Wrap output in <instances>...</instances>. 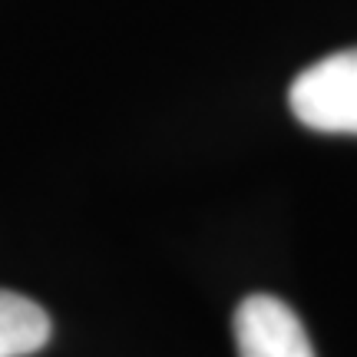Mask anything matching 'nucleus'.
<instances>
[{"mask_svg": "<svg viewBox=\"0 0 357 357\" xmlns=\"http://www.w3.org/2000/svg\"><path fill=\"white\" fill-rule=\"evenodd\" d=\"M231 328L238 357H314L301 318L275 294H248Z\"/></svg>", "mask_w": 357, "mask_h": 357, "instance_id": "obj_2", "label": "nucleus"}, {"mask_svg": "<svg viewBox=\"0 0 357 357\" xmlns=\"http://www.w3.org/2000/svg\"><path fill=\"white\" fill-rule=\"evenodd\" d=\"M50 341L47 311L17 291L0 288V357L37 354Z\"/></svg>", "mask_w": 357, "mask_h": 357, "instance_id": "obj_3", "label": "nucleus"}, {"mask_svg": "<svg viewBox=\"0 0 357 357\" xmlns=\"http://www.w3.org/2000/svg\"><path fill=\"white\" fill-rule=\"evenodd\" d=\"M288 106L314 132L357 136V47L301 70L288 89Z\"/></svg>", "mask_w": 357, "mask_h": 357, "instance_id": "obj_1", "label": "nucleus"}]
</instances>
